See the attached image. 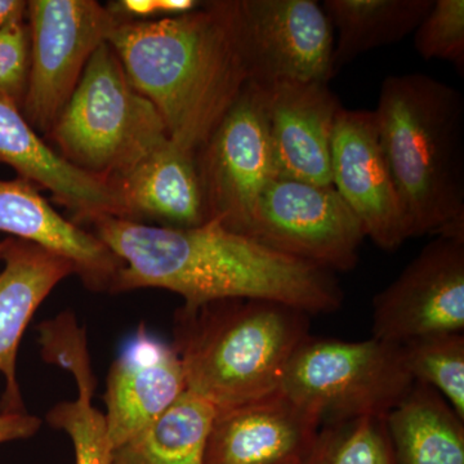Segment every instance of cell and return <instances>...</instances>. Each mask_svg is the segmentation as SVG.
I'll list each match as a JSON object with an SVG mask.
<instances>
[{"instance_id": "cell-4", "label": "cell", "mask_w": 464, "mask_h": 464, "mask_svg": "<svg viewBox=\"0 0 464 464\" xmlns=\"http://www.w3.org/2000/svg\"><path fill=\"white\" fill-rule=\"evenodd\" d=\"M310 335V315L264 299L182 306L172 346L188 390L217 411L277 392L290 357Z\"/></svg>"}, {"instance_id": "cell-12", "label": "cell", "mask_w": 464, "mask_h": 464, "mask_svg": "<svg viewBox=\"0 0 464 464\" xmlns=\"http://www.w3.org/2000/svg\"><path fill=\"white\" fill-rule=\"evenodd\" d=\"M332 186L383 250L411 239L409 222L369 110L342 109L332 137Z\"/></svg>"}, {"instance_id": "cell-29", "label": "cell", "mask_w": 464, "mask_h": 464, "mask_svg": "<svg viewBox=\"0 0 464 464\" xmlns=\"http://www.w3.org/2000/svg\"><path fill=\"white\" fill-rule=\"evenodd\" d=\"M27 2L23 0H0V29L11 24L26 21Z\"/></svg>"}, {"instance_id": "cell-30", "label": "cell", "mask_w": 464, "mask_h": 464, "mask_svg": "<svg viewBox=\"0 0 464 464\" xmlns=\"http://www.w3.org/2000/svg\"><path fill=\"white\" fill-rule=\"evenodd\" d=\"M5 246H7V239L0 240V261H2L3 255H5Z\"/></svg>"}, {"instance_id": "cell-22", "label": "cell", "mask_w": 464, "mask_h": 464, "mask_svg": "<svg viewBox=\"0 0 464 464\" xmlns=\"http://www.w3.org/2000/svg\"><path fill=\"white\" fill-rule=\"evenodd\" d=\"M433 0H325L334 32V76L368 52L401 42L415 32Z\"/></svg>"}, {"instance_id": "cell-17", "label": "cell", "mask_w": 464, "mask_h": 464, "mask_svg": "<svg viewBox=\"0 0 464 464\" xmlns=\"http://www.w3.org/2000/svg\"><path fill=\"white\" fill-rule=\"evenodd\" d=\"M0 232L69 259L75 275L94 292L111 293L123 266L96 235L63 218L23 179H0Z\"/></svg>"}, {"instance_id": "cell-1", "label": "cell", "mask_w": 464, "mask_h": 464, "mask_svg": "<svg viewBox=\"0 0 464 464\" xmlns=\"http://www.w3.org/2000/svg\"><path fill=\"white\" fill-rule=\"evenodd\" d=\"M88 225L123 264L111 293L166 289L181 295L185 307L264 299L310 316L334 313L343 304V290L332 271L268 248L213 219L190 228L116 217H100Z\"/></svg>"}, {"instance_id": "cell-20", "label": "cell", "mask_w": 464, "mask_h": 464, "mask_svg": "<svg viewBox=\"0 0 464 464\" xmlns=\"http://www.w3.org/2000/svg\"><path fill=\"white\" fill-rule=\"evenodd\" d=\"M38 329L44 360L70 372L78 386V398L52 408L47 422L72 439L75 464H111L105 417L92 404L96 380L92 373L85 329L72 314L42 323Z\"/></svg>"}, {"instance_id": "cell-5", "label": "cell", "mask_w": 464, "mask_h": 464, "mask_svg": "<svg viewBox=\"0 0 464 464\" xmlns=\"http://www.w3.org/2000/svg\"><path fill=\"white\" fill-rule=\"evenodd\" d=\"M47 139L67 163L109 183L169 140L109 43L101 44Z\"/></svg>"}, {"instance_id": "cell-16", "label": "cell", "mask_w": 464, "mask_h": 464, "mask_svg": "<svg viewBox=\"0 0 464 464\" xmlns=\"http://www.w3.org/2000/svg\"><path fill=\"white\" fill-rule=\"evenodd\" d=\"M0 163L14 168L18 179L45 188L74 215V224L100 217L124 219V209L106 179L83 172L60 157L27 123L21 110L0 101Z\"/></svg>"}, {"instance_id": "cell-23", "label": "cell", "mask_w": 464, "mask_h": 464, "mask_svg": "<svg viewBox=\"0 0 464 464\" xmlns=\"http://www.w3.org/2000/svg\"><path fill=\"white\" fill-rule=\"evenodd\" d=\"M217 409L186 390L163 414L121 447L111 464H203Z\"/></svg>"}, {"instance_id": "cell-9", "label": "cell", "mask_w": 464, "mask_h": 464, "mask_svg": "<svg viewBox=\"0 0 464 464\" xmlns=\"http://www.w3.org/2000/svg\"><path fill=\"white\" fill-rule=\"evenodd\" d=\"M246 237L334 274L356 267L365 239L332 185L286 179H274L262 192Z\"/></svg>"}, {"instance_id": "cell-3", "label": "cell", "mask_w": 464, "mask_h": 464, "mask_svg": "<svg viewBox=\"0 0 464 464\" xmlns=\"http://www.w3.org/2000/svg\"><path fill=\"white\" fill-rule=\"evenodd\" d=\"M373 112L411 237L463 235V94L433 76L391 75Z\"/></svg>"}, {"instance_id": "cell-18", "label": "cell", "mask_w": 464, "mask_h": 464, "mask_svg": "<svg viewBox=\"0 0 464 464\" xmlns=\"http://www.w3.org/2000/svg\"><path fill=\"white\" fill-rule=\"evenodd\" d=\"M0 273V411H25L16 375L17 351L30 320L52 290L75 274L69 259L32 241L7 237Z\"/></svg>"}, {"instance_id": "cell-8", "label": "cell", "mask_w": 464, "mask_h": 464, "mask_svg": "<svg viewBox=\"0 0 464 464\" xmlns=\"http://www.w3.org/2000/svg\"><path fill=\"white\" fill-rule=\"evenodd\" d=\"M197 166L208 221L246 235L259 198L275 179L265 88L246 83L198 150Z\"/></svg>"}, {"instance_id": "cell-26", "label": "cell", "mask_w": 464, "mask_h": 464, "mask_svg": "<svg viewBox=\"0 0 464 464\" xmlns=\"http://www.w3.org/2000/svg\"><path fill=\"white\" fill-rule=\"evenodd\" d=\"M414 48L426 61L440 60L464 70V0H433L413 33Z\"/></svg>"}, {"instance_id": "cell-27", "label": "cell", "mask_w": 464, "mask_h": 464, "mask_svg": "<svg viewBox=\"0 0 464 464\" xmlns=\"http://www.w3.org/2000/svg\"><path fill=\"white\" fill-rule=\"evenodd\" d=\"M30 70V32L26 21L0 29V101L21 110Z\"/></svg>"}, {"instance_id": "cell-11", "label": "cell", "mask_w": 464, "mask_h": 464, "mask_svg": "<svg viewBox=\"0 0 464 464\" xmlns=\"http://www.w3.org/2000/svg\"><path fill=\"white\" fill-rule=\"evenodd\" d=\"M464 331V234L440 235L374 297L373 338L402 344Z\"/></svg>"}, {"instance_id": "cell-19", "label": "cell", "mask_w": 464, "mask_h": 464, "mask_svg": "<svg viewBox=\"0 0 464 464\" xmlns=\"http://www.w3.org/2000/svg\"><path fill=\"white\" fill-rule=\"evenodd\" d=\"M124 209V219L190 228L208 221L197 154L168 140L110 182Z\"/></svg>"}, {"instance_id": "cell-2", "label": "cell", "mask_w": 464, "mask_h": 464, "mask_svg": "<svg viewBox=\"0 0 464 464\" xmlns=\"http://www.w3.org/2000/svg\"><path fill=\"white\" fill-rule=\"evenodd\" d=\"M108 43L170 141L194 154L249 82L239 0L206 2L177 17L119 20Z\"/></svg>"}, {"instance_id": "cell-24", "label": "cell", "mask_w": 464, "mask_h": 464, "mask_svg": "<svg viewBox=\"0 0 464 464\" xmlns=\"http://www.w3.org/2000/svg\"><path fill=\"white\" fill-rule=\"evenodd\" d=\"M414 382L438 391L464 420V334L430 335L400 344Z\"/></svg>"}, {"instance_id": "cell-10", "label": "cell", "mask_w": 464, "mask_h": 464, "mask_svg": "<svg viewBox=\"0 0 464 464\" xmlns=\"http://www.w3.org/2000/svg\"><path fill=\"white\" fill-rule=\"evenodd\" d=\"M248 83H326L334 78V32L316 0H239Z\"/></svg>"}, {"instance_id": "cell-31", "label": "cell", "mask_w": 464, "mask_h": 464, "mask_svg": "<svg viewBox=\"0 0 464 464\" xmlns=\"http://www.w3.org/2000/svg\"><path fill=\"white\" fill-rule=\"evenodd\" d=\"M290 464H304V462H295V463H290Z\"/></svg>"}, {"instance_id": "cell-14", "label": "cell", "mask_w": 464, "mask_h": 464, "mask_svg": "<svg viewBox=\"0 0 464 464\" xmlns=\"http://www.w3.org/2000/svg\"><path fill=\"white\" fill-rule=\"evenodd\" d=\"M264 88V87H262ZM275 179L332 185V137L342 109L326 83L265 87Z\"/></svg>"}, {"instance_id": "cell-6", "label": "cell", "mask_w": 464, "mask_h": 464, "mask_svg": "<svg viewBox=\"0 0 464 464\" xmlns=\"http://www.w3.org/2000/svg\"><path fill=\"white\" fill-rule=\"evenodd\" d=\"M413 384L400 344L308 335L290 357L279 391L324 424L384 418Z\"/></svg>"}, {"instance_id": "cell-28", "label": "cell", "mask_w": 464, "mask_h": 464, "mask_svg": "<svg viewBox=\"0 0 464 464\" xmlns=\"http://www.w3.org/2000/svg\"><path fill=\"white\" fill-rule=\"evenodd\" d=\"M42 420L25 411H0V444L32 438Z\"/></svg>"}, {"instance_id": "cell-13", "label": "cell", "mask_w": 464, "mask_h": 464, "mask_svg": "<svg viewBox=\"0 0 464 464\" xmlns=\"http://www.w3.org/2000/svg\"><path fill=\"white\" fill-rule=\"evenodd\" d=\"M322 420L277 391L217 411L203 464L304 462Z\"/></svg>"}, {"instance_id": "cell-15", "label": "cell", "mask_w": 464, "mask_h": 464, "mask_svg": "<svg viewBox=\"0 0 464 464\" xmlns=\"http://www.w3.org/2000/svg\"><path fill=\"white\" fill-rule=\"evenodd\" d=\"M186 390L174 347L140 326L108 375L103 417L111 450L157 420Z\"/></svg>"}, {"instance_id": "cell-25", "label": "cell", "mask_w": 464, "mask_h": 464, "mask_svg": "<svg viewBox=\"0 0 464 464\" xmlns=\"http://www.w3.org/2000/svg\"><path fill=\"white\" fill-rule=\"evenodd\" d=\"M304 464H396L384 418L322 424Z\"/></svg>"}, {"instance_id": "cell-7", "label": "cell", "mask_w": 464, "mask_h": 464, "mask_svg": "<svg viewBox=\"0 0 464 464\" xmlns=\"http://www.w3.org/2000/svg\"><path fill=\"white\" fill-rule=\"evenodd\" d=\"M26 23L30 70L21 112L39 136H48L119 18L94 0H32Z\"/></svg>"}, {"instance_id": "cell-21", "label": "cell", "mask_w": 464, "mask_h": 464, "mask_svg": "<svg viewBox=\"0 0 464 464\" xmlns=\"http://www.w3.org/2000/svg\"><path fill=\"white\" fill-rule=\"evenodd\" d=\"M384 423L396 464H464V420L432 387L414 382Z\"/></svg>"}]
</instances>
